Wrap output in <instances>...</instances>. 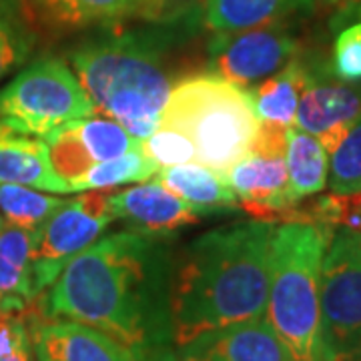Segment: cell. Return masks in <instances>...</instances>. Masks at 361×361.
<instances>
[{
    "label": "cell",
    "instance_id": "cell-26",
    "mask_svg": "<svg viewBox=\"0 0 361 361\" xmlns=\"http://www.w3.org/2000/svg\"><path fill=\"white\" fill-rule=\"evenodd\" d=\"M141 2L142 0H51L49 6L75 25H115L127 18H139Z\"/></svg>",
    "mask_w": 361,
    "mask_h": 361
},
{
    "label": "cell",
    "instance_id": "cell-30",
    "mask_svg": "<svg viewBox=\"0 0 361 361\" xmlns=\"http://www.w3.org/2000/svg\"><path fill=\"white\" fill-rule=\"evenodd\" d=\"M25 313L0 307V357H6L18 349L32 345L30 329L26 327Z\"/></svg>",
    "mask_w": 361,
    "mask_h": 361
},
{
    "label": "cell",
    "instance_id": "cell-22",
    "mask_svg": "<svg viewBox=\"0 0 361 361\" xmlns=\"http://www.w3.org/2000/svg\"><path fill=\"white\" fill-rule=\"evenodd\" d=\"M35 42L37 32L25 0H0V78L25 63Z\"/></svg>",
    "mask_w": 361,
    "mask_h": 361
},
{
    "label": "cell",
    "instance_id": "cell-36",
    "mask_svg": "<svg viewBox=\"0 0 361 361\" xmlns=\"http://www.w3.org/2000/svg\"><path fill=\"white\" fill-rule=\"evenodd\" d=\"M360 241H361V235H360Z\"/></svg>",
    "mask_w": 361,
    "mask_h": 361
},
{
    "label": "cell",
    "instance_id": "cell-31",
    "mask_svg": "<svg viewBox=\"0 0 361 361\" xmlns=\"http://www.w3.org/2000/svg\"><path fill=\"white\" fill-rule=\"evenodd\" d=\"M141 361H183L179 357V353L177 351H173V349L169 348H159L155 351H151V353H147Z\"/></svg>",
    "mask_w": 361,
    "mask_h": 361
},
{
    "label": "cell",
    "instance_id": "cell-34",
    "mask_svg": "<svg viewBox=\"0 0 361 361\" xmlns=\"http://www.w3.org/2000/svg\"><path fill=\"white\" fill-rule=\"evenodd\" d=\"M345 4H348V2H345ZM360 16H361V4H360Z\"/></svg>",
    "mask_w": 361,
    "mask_h": 361
},
{
    "label": "cell",
    "instance_id": "cell-5",
    "mask_svg": "<svg viewBox=\"0 0 361 361\" xmlns=\"http://www.w3.org/2000/svg\"><path fill=\"white\" fill-rule=\"evenodd\" d=\"M159 127L183 135L193 145L197 165L219 173L249 155L259 129L245 89L215 75H197L171 89Z\"/></svg>",
    "mask_w": 361,
    "mask_h": 361
},
{
    "label": "cell",
    "instance_id": "cell-23",
    "mask_svg": "<svg viewBox=\"0 0 361 361\" xmlns=\"http://www.w3.org/2000/svg\"><path fill=\"white\" fill-rule=\"evenodd\" d=\"M66 199L40 193L39 189L2 183L0 185V215L8 225L23 227L28 231L39 229Z\"/></svg>",
    "mask_w": 361,
    "mask_h": 361
},
{
    "label": "cell",
    "instance_id": "cell-20",
    "mask_svg": "<svg viewBox=\"0 0 361 361\" xmlns=\"http://www.w3.org/2000/svg\"><path fill=\"white\" fill-rule=\"evenodd\" d=\"M285 163L289 173V193L295 205L327 187V151L315 135L297 125L287 129Z\"/></svg>",
    "mask_w": 361,
    "mask_h": 361
},
{
    "label": "cell",
    "instance_id": "cell-13",
    "mask_svg": "<svg viewBox=\"0 0 361 361\" xmlns=\"http://www.w3.org/2000/svg\"><path fill=\"white\" fill-rule=\"evenodd\" d=\"M177 353L183 361H289L265 317L199 334L177 345Z\"/></svg>",
    "mask_w": 361,
    "mask_h": 361
},
{
    "label": "cell",
    "instance_id": "cell-16",
    "mask_svg": "<svg viewBox=\"0 0 361 361\" xmlns=\"http://www.w3.org/2000/svg\"><path fill=\"white\" fill-rule=\"evenodd\" d=\"M16 183L39 191L68 195L71 187L51 165L47 142L0 123V185Z\"/></svg>",
    "mask_w": 361,
    "mask_h": 361
},
{
    "label": "cell",
    "instance_id": "cell-32",
    "mask_svg": "<svg viewBox=\"0 0 361 361\" xmlns=\"http://www.w3.org/2000/svg\"><path fill=\"white\" fill-rule=\"evenodd\" d=\"M0 361H35V351H32V345H26V348L14 351L6 357H0Z\"/></svg>",
    "mask_w": 361,
    "mask_h": 361
},
{
    "label": "cell",
    "instance_id": "cell-1",
    "mask_svg": "<svg viewBox=\"0 0 361 361\" xmlns=\"http://www.w3.org/2000/svg\"><path fill=\"white\" fill-rule=\"evenodd\" d=\"M169 237L118 231L71 259L44 297L47 317L103 331L139 361L173 341Z\"/></svg>",
    "mask_w": 361,
    "mask_h": 361
},
{
    "label": "cell",
    "instance_id": "cell-33",
    "mask_svg": "<svg viewBox=\"0 0 361 361\" xmlns=\"http://www.w3.org/2000/svg\"><path fill=\"white\" fill-rule=\"evenodd\" d=\"M329 4H345V2H353V0H325Z\"/></svg>",
    "mask_w": 361,
    "mask_h": 361
},
{
    "label": "cell",
    "instance_id": "cell-18",
    "mask_svg": "<svg viewBox=\"0 0 361 361\" xmlns=\"http://www.w3.org/2000/svg\"><path fill=\"white\" fill-rule=\"evenodd\" d=\"M32 287V231L4 223L0 229V307L25 313Z\"/></svg>",
    "mask_w": 361,
    "mask_h": 361
},
{
    "label": "cell",
    "instance_id": "cell-6",
    "mask_svg": "<svg viewBox=\"0 0 361 361\" xmlns=\"http://www.w3.org/2000/svg\"><path fill=\"white\" fill-rule=\"evenodd\" d=\"M94 115L87 90L61 59H40L0 90V123L30 137L44 139Z\"/></svg>",
    "mask_w": 361,
    "mask_h": 361
},
{
    "label": "cell",
    "instance_id": "cell-24",
    "mask_svg": "<svg viewBox=\"0 0 361 361\" xmlns=\"http://www.w3.org/2000/svg\"><path fill=\"white\" fill-rule=\"evenodd\" d=\"M159 165H155L149 157L139 151H133L123 157H116L111 161L97 163L78 179L75 191H92V189H111L127 183L137 180H151L159 173Z\"/></svg>",
    "mask_w": 361,
    "mask_h": 361
},
{
    "label": "cell",
    "instance_id": "cell-29",
    "mask_svg": "<svg viewBox=\"0 0 361 361\" xmlns=\"http://www.w3.org/2000/svg\"><path fill=\"white\" fill-rule=\"evenodd\" d=\"M331 71L341 80H361V20L341 28L337 35Z\"/></svg>",
    "mask_w": 361,
    "mask_h": 361
},
{
    "label": "cell",
    "instance_id": "cell-12",
    "mask_svg": "<svg viewBox=\"0 0 361 361\" xmlns=\"http://www.w3.org/2000/svg\"><path fill=\"white\" fill-rule=\"evenodd\" d=\"M106 201L113 217L125 221L130 231L157 237H169L171 233L207 217L201 209L179 199L157 179L118 193H109Z\"/></svg>",
    "mask_w": 361,
    "mask_h": 361
},
{
    "label": "cell",
    "instance_id": "cell-4",
    "mask_svg": "<svg viewBox=\"0 0 361 361\" xmlns=\"http://www.w3.org/2000/svg\"><path fill=\"white\" fill-rule=\"evenodd\" d=\"M331 235L310 221H285L275 229L265 319L281 339L289 361H323L319 281Z\"/></svg>",
    "mask_w": 361,
    "mask_h": 361
},
{
    "label": "cell",
    "instance_id": "cell-21",
    "mask_svg": "<svg viewBox=\"0 0 361 361\" xmlns=\"http://www.w3.org/2000/svg\"><path fill=\"white\" fill-rule=\"evenodd\" d=\"M303 82H305V75L301 66V56L297 54L279 73L265 78L257 87L247 89L259 121L293 127Z\"/></svg>",
    "mask_w": 361,
    "mask_h": 361
},
{
    "label": "cell",
    "instance_id": "cell-11",
    "mask_svg": "<svg viewBox=\"0 0 361 361\" xmlns=\"http://www.w3.org/2000/svg\"><path fill=\"white\" fill-rule=\"evenodd\" d=\"M42 141L54 173L71 187V193H77L75 185L92 165L139 151L142 142L116 121L101 115L68 123Z\"/></svg>",
    "mask_w": 361,
    "mask_h": 361
},
{
    "label": "cell",
    "instance_id": "cell-15",
    "mask_svg": "<svg viewBox=\"0 0 361 361\" xmlns=\"http://www.w3.org/2000/svg\"><path fill=\"white\" fill-rule=\"evenodd\" d=\"M225 180L237 195L239 205L259 219L273 221L297 207L289 193L285 157L249 153L227 171Z\"/></svg>",
    "mask_w": 361,
    "mask_h": 361
},
{
    "label": "cell",
    "instance_id": "cell-27",
    "mask_svg": "<svg viewBox=\"0 0 361 361\" xmlns=\"http://www.w3.org/2000/svg\"><path fill=\"white\" fill-rule=\"evenodd\" d=\"M141 151L161 169L197 163L193 145L179 133L163 127H157L155 133L141 142Z\"/></svg>",
    "mask_w": 361,
    "mask_h": 361
},
{
    "label": "cell",
    "instance_id": "cell-3",
    "mask_svg": "<svg viewBox=\"0 0 361 361\" xmlns=\"http://www.w3.org/2000/svg\"><path fill=\"white\" fill-rule=\"evenodd\" d=\"M167 32H116L87 40L71 65L97 115L116 121L145 141L159 127L173 82L165 65Z\"/></svg>",
    "mask_w": 361,
    "mask_h": 361
},
{
    "label": "cell",
    "instance_id": "cell-19",
    "mask_svg": "<svg viewBox=\"0 0 361 361\" xmlns=\"http://www.w3.org/2000/svg\"><path fill=\"white\" fill-rule=\"evenodd\" d=\"M157 180L179 199L201 209L205 215L239 209V199L219 173L189 163L159 169Z\"/></svg>",
    "mask_w": 361,
    "mask_h": 361
},
{
    "label": "cell",
    "instance_id": "cell-14",
    "mask_svg": "<svg viewBox=\"0 0 361 361\" xmlns=\"http://www.w3.org/2000/svg\"><path fill=\"white\" fill-rule=\"evenodd\" d=\"M30 341L37 361H139V357L103 331L65 317L35 319Z\"/></svg>",
    "mask_w": 361,
    "mask_h": 361
},
{
    "label": "cell",
    "instance_id": "cell-17",
    "mask_svg": "<svg viewBox=\"0 0 361 361\" xmlns=\"http://www.w3.org/2000/svg\"><path fill=\"white\" fill-rule=\"evenodd\" d=\"M317 0H207L203 23L213 35L239 32L313 11Z\"/></svg>",
    "mask_w": 361,
    "mask_h": 361
},
{
    "label": "cell",
    "instance_id": "cell-8",
    "mask_svg": "<svg viewBox=\"0 0 361 361\" xmlns=\"http://www.w3.org/2000/svg\"><path fill=\"white\" fill-rule=\"evenodd\" d=\"M106 199L109 193H99V189L66 199L32 231V287L37 297L56 281L71 259L92 245L115 221Z\"/></svg>",
    "mask_w": 361,
    "mask_h": 361
},
{
    "label": "cell",
    "instance_id": "cell-10",
    "mask_svg": "<svg viewBox=\"0 0 361 361\" xmlns=\"http://www.w3.org/2000/svg\"><path fill=\"white\" fill-rule=\"evenodd\" d=\"M301 66L305 82L299 97L295 125L315 135L325 151L331 153L349 127L361 118V80L337 78L331 63H325L319 56L301 59Z\"/></svg>",
    "mask_w": 361,
    "mask_h": 361
},
{
    "label": "cell",
    "instance_id": "cell-25",
    "mask_svg": "<svg viewBox=\"0 0 361 361\" xmlns=\"http://www.w3.org/2000/svg\"><path fill=\"white\" fill-rule=\"evenodd\" d=\"M329 155V191L345 197L361 195V118L349 127Z\"/></svg>",
    "mask_w": 361,
    "mask_h": 361
},
{
    "label": "cell",
    "instance_id": "cell-9",
    "mask_svg": "<svg viewBox=\"0 0 361 361\" xmlns=\"http://www.w3.org/2000/svg\"><path fill=\"white\" fill-rule=\"evenodd\" d=\"M299 54V42L281 25L215 35L209 42L207 71L241 89L279 73Z\"/></svg>",
    "mask_w": 361,
    "mask_h": 361
},
{
    "label": "cell",
    "instance_id": "cell-2",
    "mask_svg": "<svg viewBox=\"0 0 361 361\" xmlns=\"http://www.w3.org/2000/svg\"><path fill=\"white\" fill-rule=\"evenodd\" d=\"M277 223L253 219L207 231L173 261V343L265 317Z\"/></svg>",
    "mask_w": 361,
    "mask_h": 361
},
{
    "label": "cell",
    "instance_id": "cell-35",
    "mask_svg": "<svg viewBox=\"0 0 361 361\" xmlns=\"http://www.w3.org/2000/svg\"><path fill=\"white\" fill-rule=\"evenodd\" d=\"M44 2H47V4H49V2H51V0H44Z\"/></svg>",
    "mask_w": 361,
    "mask_h": 361
},
{
    "label": "cell",
    "instance_id": "cell-28",
    "mask_svg": "<svg viewBox=\"0 0 361 361\" xmlns=\"http://www.w3.org/2000/svg\"><path fill=\"white\" fill-rule=\"evenodd\" d=\"M207 0H142L139 18L153 25H189L203 16Z\"/></svg>",
    "mask_w": 361,
    "mask_h": 361
},
{
    "label": "cell",
    "instance_id": "cell-7",
    "mask_svg": "<svg viewBox=\"0 0 361 361\" xmlns=\"http://www.w3.org/2000/svg\"><path fill=\"white\" fill-rule=\"evenodd\" d=\"M319 325L323 361H361V241L345 227L323 255Z\"/></svg>",
    "mask_w": 361,
    "mask_h": 361
}]
</instances>
